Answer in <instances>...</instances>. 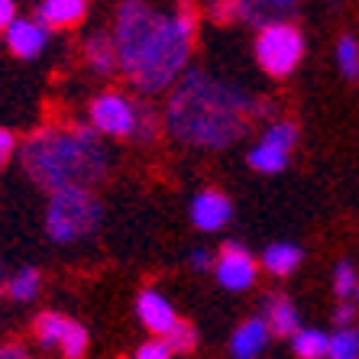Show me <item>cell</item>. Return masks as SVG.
Masks as SVG:
<instances>
[{"label":"cell","mask_w":359,"mask_h":359,"mask_svg":"<svg viewBox=\"0 0 359 359\" xmlns=\"http://www.w3.org/2000/svg\"><path fill=\"white\" fill-rule=\"evenodd\" d=\"M334 55H337V68L343 72V78L356 81L359 78V42L353 39V36H340Z\"/></svg>","instance_id":"cb8c5ba5"},{"label":"cell","mask_w":359,"mask_h":359,"mask_svg":"<svg viewBox=\"0 0 359 359\" xmlns=\"http://www.w3.org/2000/svg\"><path fill=\"white\" fill-rule=\"evenodd\" d=\"M162 114L152 107L146 97H136V130H133V142L136 146H152L162 136Z\"/></svg>","instance_id":"ac0fdd59"},{"label":"cell","mask_w":359,"mask_h":359,"mask_svg":"<svg viewBox=\"0 0 359 359\" xmlns=\"http://www.w3.org/2000/svg\"><path fill=\"white\" fill-rule=\"evenodd\" d=\"M356 285H359V272L350 259H340L334 269V294L340 301H346L350 294H356Z\"/></svg>","instance_id":"484cf974"},{"label":"cell","mask_w":359,"mask_h":359,"mask_svg":"<svg viewBox=\"0 0 359 359\" xmlns=\"http://www.w3.org/2000/svg\"><path fill=\"white\" fill-rule=\"evenodd\" d=\"M262 320H266V327H269V337H288V340H292L301 330L298 308H294V301L282 292L266 298V304H262Z\"/></svg>","instance_id":"4fadbf2b"},{"label":"cell","mask_w":359,"mask_h":359,"mask_svg":"<svg viewBox=\"0 0 359 359\" xmlns=\"http://www.w3.org/2000/svg\"><path fill=\"white\" fill-rule=\"evenodd\" d=\"M88 123L104 140H133L136 130V97H126L120 91H104L88 107Z\"/></svg>","instance_id":"8992f818"},{"label":"cell","mask_w":359,"mask_h":359,"mask_svg":"<svg viewBox=\"0 0 359 359\" xmlns=\"http://www.w3.org/2000/svg\"><path fill=\"white\" fill-rule=\"evenodd\" d=\"M353 320H356V304H337V311H334L337 330H346V327H353Z\"/></svg>","instance_id":"f546056e"},{"label":"cell","mask_w":359,"mask_h":359,"mask_svg":"<svg viewBox=\"0 0 359 359\" xmlns=\"http://www.w3.org/2000/svg\"><path fill=\"white\" fill-rule=\"evenodd\" d=\"M88 17V4L84 0H42L36 7V20H39L46 29H68V26H78Z\"/></svg>","instance_id":"5bb4252c"},{"label":"cell","mask_w":359,"mask_h":359,"mask_svg":"<svg viewBox=\"0 0 359 359\" xmlns=\"http://www.w3.org/2000/svg\"><path fill=\"white\" fill-rule=\"evenodd\" d=\"M104 208L88 188H68V191L49 194V208H46V233L52 243H78L91 236L100 226Z\"/></svg>","instance_id":"277c9868"},{"label":"cell","mask_w":359,"mask_h":359,"mask_svg":"<svg viewBox=\"0 0 359 359\" xmlns=\"http://www.w3.org/2000/svg\"><path fill=\"white\" fill-rule=\"evenodd\" d=\"M13 20H17V4L13 0H0V29L7 33Z\"/></svg>","instance_id":"1f68e13d"},{"label":"cell","mask_w":359,"mask_h":359,"mask_svg":"<svg viewBox=\"0 0 359 359\" xmlns=\"http://www.w3.org/2000/svg\"><path fill=\"white\" fill-rule=\"evenodd\" d=\"M162 340H165V346L172 350V356H188V353L198 350V330H194V324H188V320H178Z\"/></svg>","instance_id":"603a6c76"},{"label":"cell","mask_w":359,"mask_h":359,"mask_svg":"<svg viewBox=\"0 0 359 359\" xmlns=\"http://www.w3.org/2000/svg\"><path fill=\"white\" fill-rule=\"evenodd\" d=\"M327 359H359V330L356 327H346V330L330 334Z\"/></svg>","instance_id":"d4e9b609"},{"label":"cell","mask_w":359,"mask_h":359,"mask_svg":"<svg viewBox=\"0 0 359 359\" xmlns=\"http://www.w3.org/2000/svg\"><path fill=\"white\" fill-rule=\"evenodd\" d=\"M84 62H88V68H91L94 75H114V72H120L117 49H114L110 33L100 29V33H91L84 39Z\"/></svg>","instance_id":"2e32d148"},{"label":"cell","mask_w":359,"mask_h":359,"mask_svg":"<svg viewBox=\"0 0 359 359\" xmlns=\"http://www.w3.org/2000/svg\"><path fill=\"white\" fill-rule=\"evenodd\" d=\"M4 42H7V49L20 59H36L46 46H49V29L39 23L36 17H17L10 23V29L4 33Z\"/></svg>","instance_id":"8fae6325"},{"label":"cell","mask_w":359,"mask_h":359,"mask_svg":"<svg viewBox=\"0 0 359 359\" xmlns=\"http://www.w3.org/2000/svg\"><path fill=\"white\" fill-rule=\"evenodd\" d=\"M252 55L269 78H288L304 59V33L294 23H276L256 33Z\"/></svg>","instance_id":"5b68a950"},{"label":"cell","mask_w":359,"mask_h":359,"mask_svg":"<svg viewBox=\"0 0 359 359\" xmlns=\"http://www.w3.org/2000/svg\"><path fill=\"white\" fill-rule=\"evenodd\" d=\"M13 152H17V136L0 126V168H4L10 159H13Z\"/></svg>","instance_id":"f1b7e54d"},{"label":"cell","mask_w":359,"mask_h":359,"mask_svg":"<svg viewBox=\"0 0 359 359\" xmlns=\"http://www.w3.org/2000/svg\"><path fill=\"white\" fill-rule=\"evenodd\" d=\"M23 172L42 191L59 194L68 188H88L107 178L110 156L91 123L39 126L20 149Z\"/></svg>","instance_id":"3957f363"},{"label":"cell","mask_w":359,"mask_h":359,"mask_svg":"<svg viewBox=\"0 0 359 359\" xmlns=\"http://www.w3.org/2000/svg\"><path fill=\"white\" fill-rule=\"evenodd\" d=\"M133 359H175L172 356V350L165 346V340H159V337H152V340L140 343V350H136Z\"/></svg>","instance_id":"83f0119b"},{"label":"cell","mask_w":359,"mask_h":359,"mask_svg":"<svg viewBox=\"0 0 359 359\" xmlns=\"http://www.w3.org/2000/svg\"><path fill=\"white\" fill-rule=\"evenodd\" d=\"M269 114L272 107L246 88L214 78L204 68H188L168 91L162 126L182 146L217 152L240 142L252 120Z\"/></svg>","instance_id":"7a4b0ae2"},{"label":"cell","mask_w":359,"mask_h":359,"mask_svg":"<svg viewBox=\"0 0 359 359\" xmlns=\"http://www.w3.org/2000/svg\"><path fill=\"white\" fill-rule=\"evenodd\" d=\"M201 10L194 4H178L159 10L140 0H126L114 17V49L117 68L142 97L172 91L175 81L188 72V59L198 42Z\"/></svg>","instance_id":"6da1fadb"},{"label":"cell","mask_w":359,"mask_h":359,"mask_svg":"<svg viewBox=\"0 0 359 359\" xmlns=\"http://www.w3.org/2000/svg\"><path fill=\"white\" fill-rule=\"evenodd\" d=\"M39 288H42V276H39V269H33V266L20 269V272H13V276L4 282V292H7V298L20 301V304L33 301L36 294H39Z\"/></svg>","instance_id":"ffe728a7"},{"label":"cell","mask_w":359,"mask_h":359,"mask_svg":"<svg viewBox=\"0 0 359 359\" xmlns=\"http://www.w3.org/2000/svg\"><path fill=\"white\" fill-rule=\"evenodd\" d=\"M233 220V201L217 188H204L191 198V224L204 233H217Z\"/></svg>","instance_id":"9c48e42d"},{"label":"cell","mask_w":359,"mask_h":359,"mask_svg":"<svg viewBox=\"0 0 359 359\" xmlns=\"http://www.w3.org/2000/svg\"><path fill=\"white\" fill-rule=\"evenodd\" d=\"M208 20H214V23H233V20H240V7H236V0H214V4H208Z\"/></svg>","instance_id":"4316f807"},{"label":"cell","mask_w":359,"mask_h":359,"mask_svg":"<svg viewBox=\"0 0 359 359\" xmlns=\"http://www.w3.org/2000/svg\"><path fill=\"white\" fill-rule=\"evenodd\" d=\"M301 259H304V252L294 243H272L262 250V269L276 278H288L301 266Z\"/></svg>","instance_id":"e0dca14e"},{"label":"cell","mask_w":359,"mask_h":359,"mask_svg":"<svg viewBox=\"0 0 359 359\" xmlns=\"http://www.w3.org/2000/svg\"><path fill=\"white\" fill-rule=\"evenodd\" d=\"M259 142H266V146H272V149L285 152V156H292V149L298 146V126H294L292 120H272V123L262 130Z\"/></svg>","instance_id":"7402d4cb"},{"label":"cell","mask_w":359,"mask_h":359,"mask_svg":"<svg viewBox=\"0 0 359 359\" xmlns=\"http://www.w3.org/2000/svg\"><path fill=\"white\" fill-rule=\"evenodd\" d=\"M246 162H250V168L252 172H259V175H278V172L288 168L292 156L272 149V146H266V142H256V146L250 149V156H246Z\"/></svg>","instance_id":"44dd1931"},{"label":"cell","mask_w":359,"mask_h":359,"mask_svg":"<svg viewBox=\"0 0 359 359\" xmlns=\"http://www.w3.org/2000/svg\"><path fill=\"white\" fill-rule=\"evenodd\" d=\"M0 288H4V266H0Z\"/></svg>","instance_id":"836d02e7"},{"label":"cell","mask_w":359,"mask_h":359,"mask_svg":"<svg viewBox=\"0 0 359 359\" xmlns=\"http://www.w3.org/2000/svg\"><path fill=\"white\" fill-rule=\"evenodd\" d=\"M136 318L142 320L146 330H152V337H159V340L178 324V314H175V308H172V301L162 292H156V288L140 292V298H136Z\"/></svg>","instance_id":"30bf717a"},{"label":"cell","mask_w":359,"mask_h":359,"mask_svg":"<svg viewBox=\"0 0 359 359\" xmlns=\"http://www.w3.org/2000/svg\"><path fill=\"white\" fill-rule=\"evenodd\" d=\"M356 298H359V285H356Z\"/></svg>","instance_id":"e575fe53"},{"label":"cell","mask_w":359,"mask_h":359,"mask_svg":"<svg viewBox=\"0 0 359 359\" xmlns=\"http://www.w3.org/2000/svg\"><path fill=\"white\" fill-rule=\"evenodd\" d=\"M236 7H240V20L256 26V33L276 23H292L298 13V4L292 0H236Z\"/></svg>","instance_id":"7c38bea8"},{"label":"cell","mask_w":359,"mask_h":359,"mask_svg":"<svg viewBox=\"0 0 359 359\" xmlns=\"http://www.w3.org/2000/svg\"><path fill=\"white\" fill-rule=\"evenodd\" d=\"M0 359H33L20 343H0Z\"/></svg>","instance_id":"d6a6232c"},{"label":"cell","mask_w":359,"mask_h":359,"mask_svg":"<svg viewBox=\"0 0 359 359\" xmlns=\"http://www.w3.org/2000/svg\"><path fill=\"white\" fill-rule=\"evenodd\" d=\"M33 337L39 340V346L59 350L65 359H81L88 353V330L78 320L65 318V314H55V311H46V314L36 318Z\"/></svg>","instance_id":"52a82bcc"},{"label":"cell","mask_w":359,"mask_h":359,"mask_svg":"<svg viewBox=\"0 0 359 359\" xmlns=\"http://www.w3.org/2000/svg\"><path fill=\"white\" fill-rule=\"evenodd\" d=\"M256 276H259V262L252 256L243 243H224L214 256V278H217L220 288L226 292H250L252 285H256Z\"/></svg>","instance_id":"ba28073f"},{"label":"cell","mask_w":359,"mask_h":359,"mask_svg":"<svg viewBox=\"0 0 359 359\" xmlns=\"http://www.w3.org/2000/svg\"><path fill=\"white\" fill-rule=\"evenodd\" d=\"M269 343V327L262 318L243 320L230 337V356L233 359H256Z\"/></svg>","instance_id":"9a60e30c"},{"label":"cell","mask_w":359,"mask_h":359,"mask_svg":"<svg viewBox=\"0 0 359 359\" xmlns=\"http://www.w3.org/2000/svg\"><path fill=\"white\" fill-rule=\"evenodd\" d=\"M327 350H330V334L318 327H301L292 337V353L298 359H327Z\"/></svg>","instance_id":"d6986e66"},{"label":"cell","mask_w":359,"mask_h":359,"mask_svg":"<svg viewBox=\"0 0 359 359\" xmlns=\"http://www.w3.org/2000/svg\"><path fill=\"white\" fill-rule=\"evenodd\" d=\"M188 262H191L194 272H208V269H214V252H208V250H201L198 246V250H191V259Z\"/></svg>","instance_id":"4dcf8cb0"}]
</instances>
